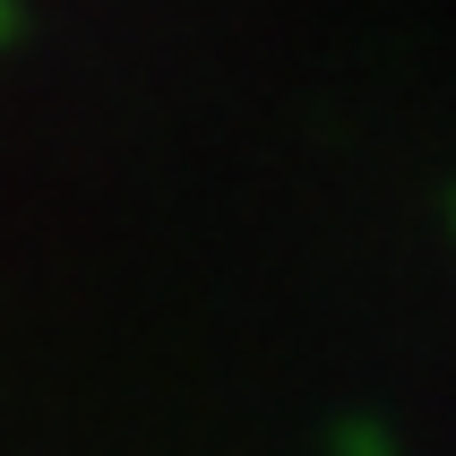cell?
<instances>
[{
    "label": "cell",
    "mask_w": 456,
    "mask_h": 456,
    "mask_svg": "<svg viewBox=\"0 0 456 456\" xmlns=\"http://www.w3.org/2000/svg\"><path fill=\"white\" fill-rule=\"evenodd\" d=\"M18 35H26V0H0V52L18 44Z\"/></svg>",
    "instance_id": "1"
}]
</instances>
